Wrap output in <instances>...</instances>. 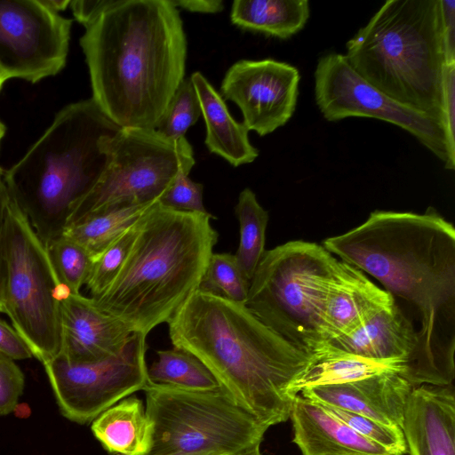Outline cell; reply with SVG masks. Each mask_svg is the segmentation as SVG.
<instances>
[{
  "instance_id": "cell-1",
  "label": "cell",
  "mask_w": 455,
  "mask_h": 455,
  "mask_svg": "<svg viewBox=\"0 0 455 455\" xmlns=\"http://www.w3.org/2000/svg\"><path fill=\"white\" fill-rule=\"evenodd\" d=\"M323 246L367 273L419 321L417 344L403 377L413 387L449 386L455 378V228L435 209L374 211Z\"/></svg>"
},
{
  "instance_id": "cell-2",
  "label": "cell",
  "mask_w": 455,
  "mask_h": 455,
  "mask_svg": "<svg viewBox=\"0 0 455 455\" xmlns=\"http://www.w3.org/2000/svg\"><path fill=\"white\" fill-rule=\"evenodd\" d=\"M80 45L103 113L120 128L156 129L185 78L187 39L171 0H118Z\"/></svg>"
},
{
  "instance_id": "cell-3",
  "label": "cell",
  "mask_w": 455,
  "mask_h": 455,
  "mask_svg": "<svg viewBox=\"0 0 455 455\" xmlns=\"http://www.w3.org/2000/svg\"><path fill=\"white\" fill-rule=\"evenodd\" d=\"M174 348L196 356L241 407L270 427L290 419L291 385L315 356L283 339L243 303L196 290L167 323Z\"/></svg>"
},
{
  "instance_id": "cell-4",
  "label": "cell",
  "mask_w": 455,
  "mask_h": 455,
  "mask_svg": "<svg viewBox=\"0 0 455 455\" xmlns=\"http://www.w3.org/2000/svg\"><path fill=\"white\" fill-rule=\"evenodd\" d=\"M212 218L152 204L120 272L92 298L97 307L145 335L168 323L198 290L219 237Z\"/></svg>"
},
{
  "instance_id": "cell-5",
  "label": "cell",
  "mask_w": 455,
  "mask_h": 455,
  "mask_svg": "<svg viewBox=\"0 0 455 455\" xmlns=\"http://www.w3.org/2000/svg\"><path fill=\"white\" fill-rule=\"evenodd\" d=\"M120 129L92 99L68 104L4 172L12 199L44 244L63 235L73 205L108 164L106 139Z\"/></svg>"
},
{
  "instance_id": "cell-6",
  "label": "cell",
  "mask_w": 455,
  "mask_h": 455,
  "mask_svg": "<svg viewBox=\"0 0 455 455\" xmlns=\"http://www.w3.org/2000/svg\"><path fill=\"white\" fill-rule=\"evenodd\" d=\"M346 47L347 62L368 83L441 122L447 64L440 0L386 1Z\"/></svg>"
},
{
  "instance_id": "cell-7",
  "label": "cell",
  "mask_w": 455,
  "mask_h": 455,
  "mask_svg": "<svg viewBox=\"0 0 455 455\" xmlns=\"http://www.w3.org/2000/svg\"><path fill=\"white\" fill-rule=\"evenodd\" d=\"M337 259L323 245L302 240L266 251L250 282L245 306L283 339L315 357L325 345L320 283Z\"/></svg>"
},
{
  "instance_id": "cell-8",
  "label": "cell",
  "mask_w": 455,
  "mask_h": 455,
  "mask_svg": "<svg viewBox=\"0 0 455 455\" xmlns=\"http://www.w3.org/2000/svg\"><path fill=\"white\" fill-rule=\"evenodd\" d=\"M143 391L153 425L148 455H236L260 444L268 429L221 387L190 390L149 381Z\"/></svg>"
},
{
  "instance_id": "cell-9",
  "label": "cell",
  "mask_w": 455,
  "mask_h": 455,
  "mask_svg": "<svg viewBox=\"0 0 455 455\" xmlns=\"http://www.w3.org/2000/svg\"><path fill=\"white\" fill-rule=\"evenodd\" d=\"M4 313L43 364L59 355L61 303L70 292L61 283L46 245L11 197L5 228Z\"/></svg>"
},
{
  "instance_id": "cell-10",
  "label": "cell",
  "mask_w": 455,
  "mask_h": 455,
  "mask_svg": "<svg viewBox=\"0 0 455 455\" xmlns=\"http://www.w3.org/2000/svg\"><path fill=\"white\" fill-rule=\"evenodd\" d=\"M105 148L108 164L73 205L67 227L94 213L159 201L177 174L189 173L196 163L185 137L169 139L156 129L121 128L106 139Z\"/></svg>"
},
{
  "instance_id": "cell-11",
  "label": "cell",
  "mask_w": 455,
  "mask_h": 455,
  "mask_svg": "<svg viewBox=\"0 0 455 455\" xmlns=\"http://www.w3.org/2000/svg\"><path fill=\"white\" fill-rule=\"evenodd\" d=\"M315 98L323 117L330 122L351 117H371L397 125L453 171L441 122L395 101L358 75L344 54L327 53L319 58L314 74Z\"/></svg>"
},
{
  "instance_id": "cell-12",
  "label": "cell",
  "mask_w": 455,
  "mask_h": 455,
  "mask_svg": "<svg viewBox=\"0 0 455 455\" xmlns=\"http://www.w3.org/2000/svg\"><path fill=\"white\" fill-rule=\"evenodd\" d=\"M147 335L133 332L116 355L73 363L60 355L44 363L61 414L86 424L121 400L148 385Z\"/></svg>"
},
{
  "instance_id": "cell-13",
  "label": "cell",
  "mask_w": 455,
  "mask_h": 455,
  "mask_svg": "<svg viewBox=\"0 0 455 455\" xmlns=\"http://www.w3.org/2000/svg\"><path fill=\"white\" fill-rule=\"evenodd\" d=\"M72 20L42 0H0V74L32 84L66 65Z\"/></svg>"
},
{
  "instance_id": "cell-14",
  "label": "cell",
  "mask_w": 455,
  "mask_h": 455,
  "mask_svg": "<svg viewBox=\"0 0 455 455\" xmlns=\"http://www.w3.org/2000/svg\"><path fill=\"white\" fill-rule=\"evenodd\" d=\"M299 80L298 68L289 63L241 60L226 72L220 95L238 106L248 131L265 136L293 116Z\"/></svg>"
},
{
  "instance_id": "cell-15",
  "label": "cell",
  "mask_w": 455,
  "mask_h": 455,
  "mask_svg": "<svg viewBox=\"0 0 455 455\" xmlns=\"http://www.w3.org/2000/svg\"><path fill=\"white\" fill-rule=\"evenodd\" d=\"M395 302L363 272L338 259L319 287V319L325 345L351 333Z\"/></svg>"
},
{
  "instance_id": "cell-16",
  "label": "cell",
  "mask_w": 455,
  "mask_h": 455,
  "mask_svg": "<svg viewBox=\"0 0 455 455\" xmlns=\"http://www.w3.org/2000/svg\"><path fill=\"white\" fill-rule=\"evenodd\" d=\"M132 330L100 310L94 299L68 292L61 303L60 356L73 363L99 361L118 355Z\"/></svg>"
},
{
  "instance_id": "cell-17",
  "label": "cell",
  "mask_w": 455,
  "mask_h": 455,
  "mask_svg": "<svg viewBox=\"0 0 455 455\" xmlns=\"http://www.w3.org/2000/svg\"><path fill=\"white\" fill-rule=\"evenodd\" d=\"M413 386L396 372H384L357 380L304 388L300 395L323 405L347 410L402 428Z\"/></svg>"
},
{
  "instance_id": "cell-18",
  "label": "cell",
  "mask_w": 455,
  "mask_h": 455,
  "mask_svg": "<svg viewBox=\"0 0 455 455\" xmlns=\"http://www.w3.org/2000/svg\"><path fill=\"white\" fill-rule=\"evenodd\" d=\"M402 430L410 455H455L453 384L413 387Z\"/></svg>"
},
{
  "instance_id": "cell-19",
  "label": "cell",
  "mask_w": 455,
  "mask_h": 455,
  "mask_svg": "<svg viewBox=\"0 0 455 455\" xmlns=\"http://www.w3.org/2000/svg\"><path fill=\"white\" fill-rule=\"evenodd\" d=\"M290 419L292 442L302 455H392L299 394L293 399Z\"/></svg>"
},
{
  "instance_id": "cell-20",
  "label": "cell",
  "mask_w": 455,
  "mask_h": 455,
  "mask_svg": "<svg viewBox=\"0 0 455 455\" xmlns=\"http://www.w3.org/2000/svg\"><path fill=\"white\" fill-rule=\"evenodd\" d=\"M416 344L415 325L395 302L351 333L327 343L319 355L331 351L378 362L401 363L405 370Z\"/></svg>"
},
{
  "instance_id": "cell-21",
  "label": "cell",
  "mask_w": 455,
  "mask_h": 455,
  "mask_svg": "<svg viewBox=\"0 0 455 455\" xmlns=\"http://www.w3.org/2000/svg\"><path fill=\"white\" fill-rule=\"evenodd\" d=\"M190 79L205 122V145L209 151L235 167L252 163L259 150L251 144L249 131L232 117L224 99L201 73H193Z\"/></svg>"
},
{
  "instance_id": "cell-22",
  "label": "cell",
  "mask_w": 455,
  "mask_h": 455,
  "mask_svg": "<svg viewBox=\"0 0 455 455\" xmlns=\"http://www.w3.org/2000/svg\"><path fill=\"white\" fill-rule=\"evenodd\" d=\"M92 432L113 455H148L153 425L142 401L126 397L92 420Z\"/></svg>"
},
{
  "instance_id": "cell-23",
  "label": "cell",
  "mask_w": 455,
  "mask_h": 455,
  "mask_svg": "<svg viewBox=\"0 0 455 455\" xmlns=\"http://www.w3.org/2000/svg\"><path fill=\"white\" fill-rule=\"evenodd\" d=\"M309 15L307 0H235L230 19L242 29L287 39L305 27Z\"/></svg>"
},
{
  "instance_id": "cell-24",
  "label": "cell",
  "mask_w": 455,
  "mask_h": 455,
  "mask_svg": "<svg viewBox=\"0 0 455 455\" xmlns=\"http://www.w3.org/2000/svg\"><path fill=\"white\" fill-rule=\"evenodd\" d=\"M401 363L370 360L349 354L325 351L317 355L309 368L291 385V393L296 396L307 387L350 382L384 372L403 375ZM403 377V376H402Z\"/></svg>"
},
{
  "instance_id": "cell-25",
  "label": "cell",
  "mask_w": 455,
  "mask_h": 455,
  "mask_svg": "<svg viewBox=\"0 0 455 455\" xmlns=\"http://www.w3.org/2000/svg\"><path fill=\"white\" fill-rule=\"evenodd\" d=\"M155 203L126 205L94 213L67 227L63 235L84 247L94 260Z\"/></svg>"
},
{
  "instance_id": "cell-26",
  "label": "cell",
  "mask_w": 455,
  "mask_h": 455,
  "mask_svg": "<svg viewBox=\"0 0 455 455\" xmlns=\"http://www.w3.org/2000/svg\"><path fill=\"white\" fill-rule=\"evenodd\" d=\"M240 226V241L234 254L240 270L251 282L265 250L268 212L259 204L255 194L244 188L235 208Z\"/></svg>"
},
{
  "instance_id": "cell-27",
  "label": "cell",
  "mask_w": 455,
  "mask_h": 455,
  "mask_svg": "<svg viewBox=\"0 0 455 455\" xmlns=\"http://www.w3.org/2000/svg\"><path fill=\"white\" fill-rule=\"evenodd\" d=\"M156 354L157 359L148 367L150 382L190 390L220 387L211 371L193 355L174 347Z\"/></svg>"
},
{
  "instance_id": "cell-28",
  "label": "cell",
  "mask_w": 455,
  "mask_h": 455,
  "mask_svg": "<svg viewBox=\"0 0 455 455\" xmlns=\"http://www.w3.org/2000/svg\"><path fill=\"white\" fill-rule=\"evenodd\" d=\"M250 282L240 270L234 254L212 253L201 279L200 291L243 303Z\"/></svg>"
},
{
  "instance_id": "cell-29",
  "label": "cell",
  "mask_w": 455,
  "mask_h": 455,
  "mask_svg": "<svg viewBox=\"0 0 455 455\" xmlns=\"http://www.w3.org/2000/svg\"><path fill=\"white\" fill-rule=\"evenodd\" d=\"M45 245L61 283L70 292L80 293L90 275L92 257L84 247L64 235Z\"/></svg>"
},
{
  "instance_id": "cell-30",
  "label": "cell",
  "mask_w": 455,
  "mask_h": 455,
  "mask_svg": "<svg viewBox=\"0 0 455 455\" xmlns=\"http://www.w3.org/2000/svg\"><path fill=\"white\" fill-rule=\"evenodd\" d=\"M201 116V107L189 78H184L174 92L156 130L166 138L178 140Z\"/></svg>"
},
{
  "instance_id": "cell-31",
  "label": "cell",
  "mask_w": 455,
  "mask_h": 455,
  "mask_svg": "<svg viewBox=\"0 0 455 455\" xmlns=\"http://www.w3.org/2000/svg\"><path fill=\"white\" fill-rule=\"evenodd\" d=\"M138 221L117 237L93 260L85 283L92 298L100 296L120 272L135 240L138 232Z\"/></svg>"
},
{
  "instance_id": "cell-32",
  "label": "cell",
  "mask_w": 455,
  "mask_h": 455,
  "mask_svg": "<svg viewBox=\"0 0 455 455\" xmlns=\"http://www.w3.org/2000/svg\"><path fill=\"white\" fill-rule=\"evenodd\" d=\"M323 406L329 413L356 433L385 448L392 455H404L408 452L401 427L389 426L347 410L329 405Z\"/></svg>"
},
{
  "instance_id": "cell-33",
  "label": "cell",
  "mask_w": 455,
  "mask_h": 455,
  "mask_svg": "<svg viewBox=\"0 0 455 455\" xmlns=\"http://www.w3.org/2000/svg\"><path fill=\"white\" fill-rule=\"evenodd\" d=\"M188 174L180 171L159 202L162 205L177 211L207 212L203 203L204 186L193 181Z\"/></svg>"
},
{
  "instance_id": "cell-34",
  "label": "cell",
  "mask_w": 455,
  "mask_h": 455,
  "mask_svg": "<svg viewBox=\"0 0 455 455\" xmlns=\"http://www.w3.org/2000/svg\"><path fill=\"white\" fill-rule=\"evenodd\" d=\"M25 377L14 360L0 354V416L14 411L22 395Z\"/></svg>"
},
{
  "instance_id": "cell-35",
  "label": "cell",
  "mask_w": 455,
  "mask_h": 455,
  "mask_svg": "<svg viewBox=\"0 0 455 455\" xmlns=\"http://www.w3.org/2000/svg\"><path fill=\"white\" fill-rule=\"evenodd\" d=\"M441 122L450 153L455 157V64L446 65L444 68Z\"/></svg>"
},
{
  "instance_id": "cell-36",
  "label": "cell",
  "mask_w": 455,
  "mask_h": 455,
  "mask_svg": "<svg viewBox=\"0 0 455 455\" xmlns=\"http://www.w3.org/2000/svg\"><path fill=\"white\" fill-rule=\"evenodd\" d=\"M4 171L0 167V313H4L5 287V228L11 195L4 180Z\"/></svg>"
},
{
  "instance_id": "cell-37",
  "label": "cell",
  "mask_w": 455,
  "mask_h": 455,
  "mask_svg": "<svg viewBox=\"0 0 455 455\" xmlns=\"http://www.w3.org/2000/svg\"><path fill=\"white\" fill-rule=\"evenodd\" d=\"M0 354L14 361L33 356L19 332L2 319H0Z\"/></svg>"
},
{
  "instance_id": "cell-38",
  "label": "cell",
  "mask_w": 455,
  "mask_h": 455,
  "mask_svg": "<svg viewBox=\"0 0 455 455\" xmlns=\"http://www.w3.org/2000/svg\"><path fill=\"white\" fill-rule=\"evenodd\" d=\"M118 0H73L69 6L76 20L84 28L93 24L105 12L113 7Z\"/></svg>"
},
{
  "instance_id": "cell-39",
  "label": "cell",
  "mask_w": 455,
  "mask_h": 455,
  "mask_svg": "<svg viewBox=\"0 0 455 455\" xmlns=\"http://www.w3.org/2000/svg\"><path fill=\"white\" fill-rule=\"evenodd\" d=\"M446 64H455V1L440 0Z\"/></svg>"
},
{
  "instance_id": "cell-40",
  "label": "cell",
  "mask_w": 455,
  "mask_h": 455,
  "mask_svg": "<svg viewBox=\"0 0 455 455\" xmlns=\"http://www.w3.org/2000/svg\"><path fill=\"white\" fill-rule=\"evenodd\" d=\"M175 7H180L192 12L218 13L224 8L221 0H171Z\"/></svg>"
},
{
  "instance_id": "cell-41",
  "label": "cell",
  "mask_w": 455,
  "mask_h": 455,
  "mask_svg": "<svg viewBox=\"0 0 455 455\" xmlns=\"http://www.w3.org/2000/svg\"><path fill=\"white\" fill-rule=\"evenodd\" d=\"M51 10L59 12L65 10L70 4L69 0H42Z\"/></svg>"
},
{
  "instance_id": "cell-42",
  "label": "cell",
  "mask_w": 455,
  "mask_h": 455,
  "mask_svg": "<svg viewBox=\"0 0 455 455\" xmlns=\"http://www.w3.org/2000/svg\"><path fill=\"white\" fill-rule=\"evenodd\" d=\"M236 455H262L260 451V444L255 445Z\"/></svg>"
},
{
  "instance_id": "cell-43",
  "label": "cell",
  "mask_w": 455,
  "mask_h": 455,
  "mask_svg": "<svg viewBox=\"0 0 455 455\" xmlns=\"http://www.w3.org/2000/svg\"><path fill=\"white\" fill-rule=\"evenodd\" d=\"M173 455H223V454L199 452V453H181V454H173Z\"/></svg>"
},
{
  "instance_id": "cell-44",
  "label": "cell",
  "mask_w": 455,
  "mask_h": 455,
  "mask_svg": "<svg viewBox=\"0 0 455 455\" xmlns=\"http://www.w3.org/2000/svg\"><path fill=\"white\" fill-rule=\"evenodd\" d=\"M5 131H6V128H5L4 124L2 122H0V142L3 139V137L4 136Z\"/></svg>"
},
{
  "instance_id": "cell-45",
  "label": "cell",
  "mask_w": 455,
  "mask_h": 455,
  "mask_svg": "<svg viewBox=\"0 0 455 455\" xmlns=\"http://www.w3.org/2000/svg\"><path fill=\"white\" fill-rule=\"evenodd\" d=\"M6 80L4 79V77L0 74V91L4 85V83L5 82Z\"/></svg>"
}]
</instances>
